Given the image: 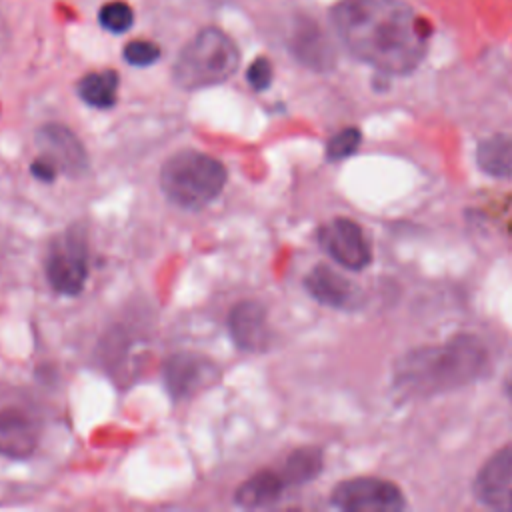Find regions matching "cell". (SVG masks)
I'll list each match as a JSON object with an SVG mask.
<instances>
[{"label": "cell", "instance_id": "1", "mask_svg": "<svg viewBox=\"0 0 512 512\" xmlns=\"http://www.w3.org/2000/svg\"><path fill=\"white\" fill-rule=\"evenodd\" d=\"M344 46L386 74H408L424 60L432 26L404 0H340L332 10Z\"/></svg>", "mask_w": 512, "mask_h": 512}, {"label": "cell", "instance_id": "2", "mask_svg": "<svg viewBox=\"0 0 512 512\" xmlns=\"http://www.w3.org/2000/svg\"><path fill=\"white\" fill-rule=\"evenodd\" d=\"M486 366V352L468 336L444 346L416 350L396 370V384L408 394H436L474 380Z\"/></svg>", "mask_w": 512, "mask_h": 512}, {"label": "cell", "instance_id": "3", "mask_svg": "<svg viewBox=\"0 0 512 512\" xmlns=\"http://www.w3.org/2000/svg\"><path fill=\"white\" fill-rule=\"evenodd\" d=\"M228 172L224 164L198 150H180L172 154L160 170L164 196L180 206L198 210L210 204L224 188Z\"/></svg>", "mask_w": 512, "mask_h": 512}, {"label": "cell", "instance_id": "4", "mask_svg": "<svg viewBox=\"0 0 512 512\" xmlns=\"http://www.w3.org/2000/svg\"><path fill=\"white\" fill-rule=\"evenodd\" d=\"M240 64L236 42L218 28H202L178 54L172 76L184 90L208 88L228 80Z\"/></svg>", "mask_w": 512, "mask_h": 512}, {"label": "cell", "instance_id": "5", "mask_svg": "<svg viewBox=\"0 0 512 512\" xmlns=\"http://www.w3.org/2000/svg\"><path fill=\"white\" fill-rule=\"evenodd\" d=\"M40 440V414L26 396L0 388V456L28 458Z\"/></svg>", "mask_w": 512, "mask_h": 512}, {"label": "cell", "instance_id": "6", "mask_svg": "<svg viewBox=\"0 0 512 512\" xmlns=\"http://www.w3.org/2000/svg\"><path fill=\"white\" fill-rule=\"evenodd\" d=\"M46 278L58 294L74 296L82 292L88 280V250L76 230H68L52 242L46 258Z\"/></svg>", "mask_w": 512, "mask_h": 512}, {"label": "cell", "instance_id": "7", "mask_svg": "<svg viewBox=\"0 0 512 512\" xmlns=\"http://www.w3.org/2000/svg\"><path fill=\"white\" fill-rule=\"evenodd\" d=\"M332 504L348 512H398L406 506L400 488L380 478H354L338 484Z\"/></svg>", "mask_w": 512, "mask_h": 512}, {"label": "cell", "instance_id": "8", "mask_svg": "<svg viewBox=\"0 0 512 512\" xmlns=\"http://www.w3.org/2000/svg\"><path fill=\"white\" fill-rule=\"evenodd\" d=\"M166 388L174 400H188L218 382V366L194 352L172 354L162 368Z\"/></svg>", "mask_w": 512, "mask_h": 512}, {"label": "cell", "instance_id": "9", "mask_svg": "<svg viewBox=\"0 0 512 512\" xmlns=\"http://www.w3.org/2000/svg\"><path fill=\"white\" fill-rule=\"evenodd\" d=\"M320 246L344 268L362 270L370 264L372 252L362 228L350 218H334L318 232Z\"/></svg>", "mask_w": 512, "mask_h": 512}, {"label": "cell", "instance_id": "10", "mask_svg": "<svg viewBox=\"0 0 512 512\" xmlns=\"http://www.w3.org/2000/svg\"><path fill=\"white\" fill-rule=\"evenodd\" d=\"M36 142L40 158L50 162L56 172H64L66 176H82L86 172L88 154L70 128L62 124H44L36 134Z\"/></svg>", "mask_w": 512, "mask_h": 512}, {"label": "cell", "instance_id": "11", "mask_svg": "<svg viewBox=\"0 0 512 512\" xmlns=\"http://www.w3.org/2000/svg\"><path fill=\"white\" fill-rule=\"evenodd\" d=\"M474 494L484 506L512 510V446L502 448L482 466Z\"/></svg>", "mask_w": 512, "mask_h": 512}, {"label": "cell", "instance_id": "12", "mask_svg": "<svg viewBox=\"0 0 512 512\" xmlns=\"http://www.w3.org/2000/svg\"><path fill=\"white\" fill-rule=\"evenodd\" d=\"M228 330L238 348L246 352L264 350L270 340L264 306L254 300L238 302L228 314Z\"/></svg>", "mask_w": 512, "mask_h": 512}, {"label": "cell", "instance_id": "13", "mask_svg": "<svg viewBox=\"0 0 512 512\" xmlns=\"http://www.w3.org/2000/svg\"><path fill=\"white\" fill-rule=\"evenodd\" d=\"M306 290L314 300L326 306L334 308H346L354 302V286L340 274H336L332 268L320 264L310 270V274L304 280Z\"/></svg>", "mask_w": 512, "mask_h": 512}, {"label": "cell", "instance_id": "14", "mask_svg": "<svg viewBox=\"0 0 512 512\" xmlns=\"http://www.w3.org/2000/svg\"><path fill=\"white\" fill-rule=\"evenodd\" d=\"M284 488L286 482L282 474L272 470H260L238 486L234 500L242 508H264L274 504Z\"/></svg>", "mask_w": 512, "mask_h": 512}, {"label": "cell", "instance_id": "15", "mask_svg": "<svg viewBox=\"0 0 512 512\" xmlns=\"http://www.w3.org/2000/svg\"><path fill=\"white\" fill-rule=\"evenodd\" d=\"M292 52L312 68H326L332 62V50L314 22H302L292 34Z\"/></svg>", "mask_w": 512, "mask_h": 512}, {"label": "cell", "instance_id": "16", "mask_svg": "<svg viewBox=\"0 0 512 512\" xmlns=\"http://www.w3.org/2000/svg\"><path fill=\"white\" fill-rule=\"evenodd\" d=\"M478 166L494 178L512 176V138L504 134L490 136L478 144Z\"/></svg>", "mask_w": 512, "mask_h": 512}, {"label": "cell", "instance_id": "17", "mask_svg": "<svg viewBox=\"0 0 512 512\" xmlns=\"http://www.w3.org/2000/svg\"><path fill=\"white\" fill-rule=\"evenodd\" d=\"M78 96L92 108H112L118 100V74L114 70H102L82 76Z\"/></svg>", "mask_w": 512, "mask_h": 512}, {"label": "cell", "instance_id": "18", "mask_svg": "<svg viewBox=\"0 0 512 512\" xmlns=\"http://www.w3.org/2000/svg\"><path fill=\"white\" fill-rule=\"evenodd\" d=\"M322 470V454L316 448H300L294 450L286 464L284 470L280 472L286 486L288 484H304L310 482L318 472Z\"/></svg>", "mask_w": 512, "mask_h": 512}, {"label": "cell", "instance_id": "19", "mask_svg": "<svg viewBox=\"0 0 512 512\" xmlns=\"http://www.w3.org/2000/svg\"><path fill=\"white\" fill-rule=\"evenodd\" d=\"M100 24L102 28H106L108 32H114V34H120V32H126L132 22H134V12L132 8L126 4V2H120V0H114V2H108L100 8Z\"/></svg>", "mask_w": 512, "mask_h": 512}, {"label": "cell", "instance_id": "20", "mask_svg": "<svg viewBox=\"0 0 512 512\" xmlns=\"http://www.w3.org/2000/svg\"><path fill=\"white\" fill-rule=\"evenodd\" d=\"M360 140H362V134L358 128H344L340 130L338 134H334L330 140H328V146H326V156L330 160H342V158H348L350 154H354L360 146Z\"/></svg>", "mask_w": 512, "mask_h": 512}, {"label": "cell", "instance_id": "21", "mask_svg": "<svg viewBox=\"0 0 512 512\" xmlns=\"http://www.w3.org/2000/svg\"><path fill=\"white\" fill-rule=\"evenodd\" d=\"M160 58V48L150 40H132L124 46V60L132 66H150Z\"/></svg>", "mask_w": 512, "mask_h": 512}, {"label": "cell", "instance_id": "22", "mask_svg": "<svg viewBox=\"0 0 512 512\" xmlns=\"http://www.w3.org/2000/svg\"><path fill=\"white\" fill-rule=\"evenodd\" d=\"M272 74H274V70H272L270 60L264 58V56H260V58H256V60L248 66L246 80H248V84H250L254 90L260 92V90H266V88L270 86Z\"/></svg>", "mask_w": 512, "mask_h": 512}, {"label": "cell", "instance_id": "23", "mask_svg": "<svg viewBox=\"0 0 512 512\" xmlns=\"http://www.w3.org/2000/svg\"><path fill=\"white\" fill-rule=\"evenodd\" d=\"M6 42V26H4V20L0 18V44Z\"/></svg>", "mask_w": 512, "mask_h": 512}]
</instances>
